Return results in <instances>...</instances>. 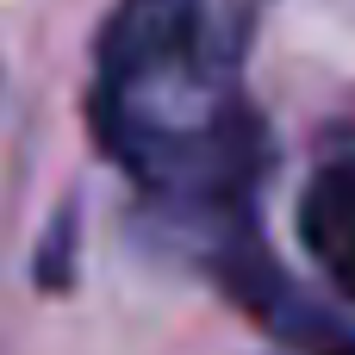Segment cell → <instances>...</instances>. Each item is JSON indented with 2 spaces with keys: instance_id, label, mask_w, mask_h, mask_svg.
<instances>
[{
  "instance_id": "obj_1",
  "label": "cell",
  "mask_w": 355,
  "mask_h": 355,
  "mask_svg": "<svg viewBox=\"0 0 355 355\" xmlns=\"http://www.w3.org/2000/svg\"><path fill=\"white\" fill-rule=\"evenodd\" d=\"M87 119L100 150L206 243L256 225L268 137L243 94V31L218 0H119L94 37Z\"/></svg>"
},
{
  "instance_id": "obj_2",
  "label": "cell",
  "mask_w": 355,
  "mask_h": 355,
  "mask_svg": "<svg viewBox=\"0 0 355 355\" xmlns=\"http://www.w3.org/2000/svg\"><path fill=\"white\" fill-rule=\"evenodd\" d=\"M300 243L312 268L355 306V156L324 162L300 193Z\"/></svg>"
}]
</instances>
